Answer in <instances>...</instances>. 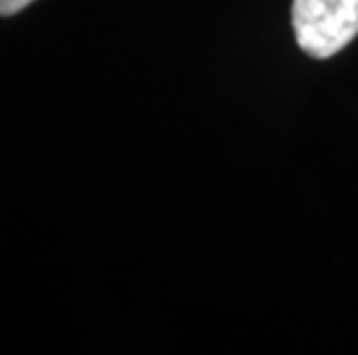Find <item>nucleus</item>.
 I'll list each match as a JSON object with an SVG mask.
<instances>
[{
	"mask_svg": "<svg viewBox=\"0 0 358 355\" xmlns=\"http://www.w3.org/2000/svg\"><path fill=\"white\" fill-rule=\"evenodd\" d=\"M33 0H0V17H12V14L21 12Z\"/></svg>",
	"mask_w": 358,
	"mask_h": 355,
	"instance_id": "2",
	"label": "nucleus"
},
{
	"mask_svg": "<svg viewBox=\"0 0 358 355\" xmlns=\"http://www.w3.org/2000/svg\"><path fill=\"white\" fill-rule=\"evenodd\" d=\"M292 26L312 58H331L358 35V0H294Z\"/></svg>",
	"mask_w": 358,
	"mask_h": 355,
	"instance_id": "1",
	"label": "nucleus"
}]
</instances>
